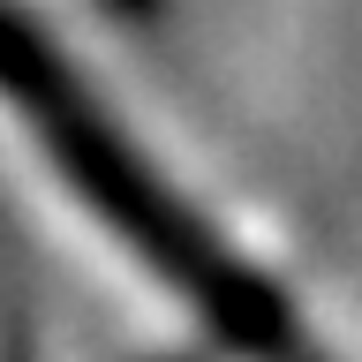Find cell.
<instances>
[{"mask_svg":"<svg viewBox=\"0 0 362 362\" xmlns=\"http://www.w3.org/2000/svg\"><path fill=\"white\" fill-rule=\"evenodd\" d=\"M0 98L30 121V136L53 151V166L76 181V197H83L158 279H174L204 317H219L226 332H249V339L272 332V310H264V294H257V279L234 272L189 211H174V204L158 197V174L106 129V113L90 106L8 16H0Z\"/></svg>","mask_w":362,"mask_h":362,"instance_id":"6da1fadb","label":"cell"}]
</instances>
